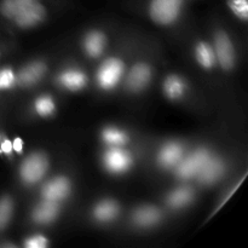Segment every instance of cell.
Listing matches in <instances>:
<instances>
[{
    "label": "cell",
    "mask_w": 248,
    "mask_h": 248,
    "mask_svg": "<svg viewBox=\"0 0 248 248\" xmlns=\"http://www.w3.org/2000/svg\"><path fill=\"white\" fill-rule=\"evenodd\" d=\"M183 5L184 0H150L149 15L155 23L169 26L178 19Z\"/></svg>",
    "instance_id": "obj_1"
},
{
    "label": "cell",
    "mask_w": 248,
    "mask_h": 248,
    "mask_svg": "<svg viewBox=\"0 0 248 248\" xmlns=\"http://www.w3.org/2000/svg\"><path fill=\"white\" fill-rule=\"evenodd\" d=\"M48 169L47 157L41 153H33L28 155L21 167H19V176L22 181L28 186L35 184L45 176Z\"/></svg>",
    "instance_id": "obj_2"
},
{
    "label": "cell",
    "mask_w": 248,
    "mask_h": 248,
    "mask_svg": "<svg viewBox=\"0 0 248 248\" xmlns=\"http://www.w3.org/2000/svg\"><path fill=\"white\" fill-rule=\"evenodd\" d=\"M124 74V62L119 58H108L97 72V81L103 90H113L118 86Z\"/></svg>",
    "instance_id": "obj_3"
},
{
    "label": "cell",
    "mask_w": 248,
    "mask_h": 248,
    "mask_svg": "<svg viewBox=\"0 0 248 248\" xmlns=\"http://www.w3.org/2000/svg\"><path fill=\"white\" fill-rule=\"evenodd\" d=\"M103 165L111 173H124L132 165V157L120 147H111L104 153Z\"/></svg>",
    "instance_id": "obj_4"
},
{
    "label": "cell",
    "mask_w": 248,
    "mask_h": 248,
    "mask_svg": "<svg viewBox=\"0 0 248 248\" xmlns=\"http://www.w3.org/2000/svg\"><path fill=\"white\" fill-rule=\"evenodd\" d=\"M210 156V153L206 149L196 150L182 162L179 161L178 167H177V174L183 179L198 176V173Z\"/></svg>",
    "instance_id": "obj_5"
},
{
    "label": "cell",
    "mask_w": 248,
    "mask_h": 248,
    "mask_svg": "<svg viewBox=\"0 0 248 248\" xmlns=\"http://www.w3.org/2000/svg\"><path fill=\"white\" fill-rule=\"evenodd\" d=\"M213 48H215L216 58L219 61V64L224 69H232L235 64V51L229 36L223 31L218 33L216 35L215 47Z\"/></svg>",
    "instance_id": "obj_6"
},
{
    "label": "cell",
    "mask_w": 248,
    "mask_h": 248,
    "mask_svg": "<svg viewBox=\"0 0 248 248\" xmlns=\"http://www.w3.org/2000/svg\"><path fill=\"white\" fill-rule=\"evenodd\" d=\"M72 190L69 179L65 177H56L44 186L43 198L44 200L60 202L68 198Z\"/></svg>",
    "instance_id": "obj_7"
},
{
    "label": "cell",
    "mask_w": 248,
    "mask_h": 248,
    "mask_svg": "<svg viewBox=\"0 0 248 248\" xmlns=\"http://www.w3.org/2000/svg\"><path fill=\"white\" fill-rule=\"evenodd\" d=\"M46 16V9L41 1L34 2L33 5L26 9L24 11H22L21 14L17 15L12 21L19 27V28H31V27H35L36 24L40 23L41 21H44Z\"/></svg>",
    "instance_id": "obj_8"
},
{
    "label": "cell",
    "mask_w": 248,
    "mask_h": 248,
    "mask_svg": "<svg viewBox=\"0 0 248 248\" xmlns=\"http://www.w3.org/2000/svg\"><path fill=\"white\" fill-rule=\"evenodd\" d=\"M150 78H152V70L149 65L145 63H138L128 73L126 85L128 90L133 92L142 91L148 86Z\"/></svg>",
    "instance_id": "obj_9"
},
{
    "label": "cell",
    "mask_w": 248,
    "mask_h": 248,
    "mask_svg": "<svg viewBox=\"0 0 248 248\" xmlns=\"http://www.w3.org/2000/svg\"><path fill=\"white\" fill-rule=\"evenodd\" d=\"M223 173H224V164L222 160L210 156L198 173V177L201 183L210 186L219 181Z\"/></svg>",
    "instance_id": "obj_10"
},
{
    "label": "cell",
    "mask_w": 248,
    "mask_h": 248,
    "mask_svg": "<svg viewBox=\"0 0 248 248\" xmlns=\"http://www.w3.org/2000/svg\"><path fill=\"white\" fill-rule=\"evenodd\" d=\"M46 67L43 62H33L22 68L17 74V84L22 86L35 85L45 74Z\"/></svg>",
    "instance_id": "obj_11"
},
{
    "label": "cell",
    "mask_w": 248,
    "mask_h": 248,
    "mask_svg": "<svg viewBox=\"0 0 248 248\" xmlns=\"http://www.w3.org/2000/svg\"><path fill=\"white\" fill-rule=\"evenodd\" d=\"M58 212H60L58 202L44 200L34 210L33 219L38 224H48L57 218Z\"/></svg>",
    "instance_id": "obj_12"
},
{
    "label": "cell",
    "mask_w": 248,
    "mask_h": 248,
    "mask_svg": "<svg viewBox=\"0 0 248 248\" xmlns=\"http://www.w3.org/2000/svg\"><path fill=\"white\" fill-rule=\"evenodd\" d=\"M61 85L70 91H79L82 87H85L87 82V78L84 72L78 69H67L61 73L60 78Z\"/></svg>",
    "instance_id": "obj_13"
},
{
    "label": "cell",
    "mask_w": 248,
    "mask_h": 248,
    "mask_svg": "<svg viewBox=\"0 0 248 248\" xmlns=\"http://www.w3.org/2000/svg\"><path fill=\"white\" fill-rule=\"evenodd\" d=\"M183 155V148L178 143H169L164 145L159 153V162L162 167H173L179 164Z\"/></svg>",
    "instance_id": "obj_14"
},
{
    "label": "cell",
    "mask_w": 248,
    "mask_h": 248,
    "mask_svg": "<svg viewBox=\"0 0 248 248\" xmlns=\"http://www.w3.org/2000/svg\"><path fill=\"white\" fill-rule=\"evenodd\" d=\"M106 47V36L102 31H92L84 39V50L91 57H98Z\"/></svg>",
    "instance_id": "obj_15"
},
{
    "label": "cell",
    "mask_w": 248,
    "mask_h": 248,
    "mask_svg": "<svg viewBox=\"0 0 248 248\" xmlns=\"http://www.w3.org/2000/svg\"><path fill=\"white\" fill-rule=\"evenodd\" d=\"M36 1L39 0H0V15L4 18L12 21L17 15Z\"/></svg>",
    "instance_id": "obj_16"
},
{
    "label": "cell",
    "mask_w": 248,
    "mask_h": 248,
    "mask_svg": "<svg viewBox=\"0 0 248 248\" xmlns=\"http://www.w3.org/2000/svg\"><path fill=\"white\" fill-rule=\"evenodd\" d=\"M133 220L136 224L140 227H150L159 222L160 212L157 208L152 207V206H143L136 211L133 215Z\"/></svg>",
    "instance_id": "obj_17"
},
{
    "label": "cell",
    "mask_w": 248,
    "mask_h": 248,
    "mask_svg": "<svg viewBox=\"0 0 248 248\" xmlns=\"http://www.w3.org/2000/svg\"><path fill=\"white\" fill-rule=\"evenodd\" d=\"M119 213V206L115 201L106 200L99 202L98 205L94 207L93 216L98 222H110V220L115 219V217Z\"/></svg>",
    "instance_id": "obj_18"
},
{
    "label": "cell",
    "mask_w": 248,
    "mask_h": 248,
    "mask_svg": "<svg viewBox=\"0 0 248 248\" xmlns=\"http://www.w3.org/2000/svg\"><path fill=\"white\" fill-rule=\"evenodd\" d=\"M195 56L199 64L205 69H211L216 64V53L215 48L207 43H199L195 48Z\"/></svg>",
    "instance_id": "obj_19"
},
{
    "label": "cell",
    "mask_w": 248,
    "mask_h": 248,
    "mask_svg": "<svg viewBox=\"0 0 248 248\" xmlns=\"http://www.w3.org/2000/svg\"><path fill=\"white\" fill-rule=\"evenodd\" d=\"M186 84L177 75H170L164 82V92L170 99H178L183 96Z\"/></svg>",
    "instance_id": "obj_20"
},
{
    "label": "cell",
    "mask_w": 248,
    "mask_h": 248,
    "mask_svg": "<svg viewBox=\"0 0 248 248\" xmlns=\"http://www.w3.org/2000/svg\"><path fill=\"white\" fill-rule=\"evenodd\" d=\"M102 138L107 144L111 147H120L127 142V135L124 131L115 127H107L102 132Z\"/></svg>",
    "instance_id": "obj_21"
},
{
    "label": "cell",
    "mask_w": 248,
    "mask_h": 248,
    "mask_svg": "<svg viewBox=\"0 0 248 248\" xmlns=\"http://www.w3.org/2000/svg\"><path fill=\"white\" fill-rule=\"evenodd\" d=\"M191 200H193V191L186 188L177 189L169 196V203L172 207L176 208L184 207L186 205L190 203Z\"/></svg>",
    "instance_id": "obj_22"
},
{
    "label": "cell",
    "mask_w": 248,
    "mask_h": 248,
    "mask_svg": "<svg viewBox=\"0 0 248 248\" xmlns=\"http://www.w3.org/2000/svg\"><path fill=\"white\" fill-rule=\"evenodd\" d=\"M14 215V201L10 196L0 198V232L9 225Z\"/></svg>",
    "instance_id": "obj_23"
},
{
    "label": "cell",
    "mask_w": 248,
    "mask_h": 248,
    "mask_svg": "<svg viewBox=\"0 0 248 248\" xmlns=\"http://www.w3.org/2000/svg\"><path fill=\"white\" fill-rule=\"evenodd\" d=\"M34 109H35L36 113L39 114L43 118H47L51 116L56 110V104L55 101L52 99V97L47 96H40L36 98V101L34 102Z\"/></svg>",
    "instance_id": "obj_24"
},
{
    "label": "cell",
    "mask_w": 248,
    "mask_h": 248,
    "mask_svg": "<svg viewBox=\"0 0 248 248\" xmlns=\"http://www.w3.org/2000/svg\"><path fill=\"white\" fill-rule=\"evenodd\" d=\"M17 85V74L9 67L0 69V91H7Z\"/></svg>",
    "instance_id": "obj_25"
},
{
    "label": "cell",
    "mask_w": 248,
    "mask_h": 248,
    "mask_svg": "<svg viewBox=\"0 0 248 248\" xmlns=\"http://www.w3.org/2000/svg\"><path fill=\"white\" fill-rule=\"evenodd\" d=\"M230 10L239 18L246 19L248 15V0H228Z\"/></svg>",
    "instance_id": "obj_26"
},
{
    "label": "cell",
    "mask_w": 248,
    "mask_h": 248,
    "mask_svg": "<svg viewBox=\"0 0 248 248\" xmlns=\"http://www.w3.org/2000/svg\"><path fill=\"white\" fill-rule=\"evenodd\" d=\"M47 239L41 235H35V236H31L29 239L26 240L24 242V246L28 248H44L47 246Z\"/></svg>",
    "instance_id": "obj_27"
},
{
    "label": "cell",
    "mask_w": 248,
    "mask_h": 248,
    "mask_svg": "<svg viewBox=\"0 0 248 248\" xmlns=\"http://www.w3.org/2000/svg\"><path fill=\"white\" fill-rule=\"evenodd\" d=\"M14 149H12V142L0 133V154L4 156H11Z\"/></svg>",
    "instance_id": "obj_28"
},
{
    "label": "cell",
    "mask_w": 248,
    "mask_h": 248,
    "mask_svg": "<svg viewBox=\"0 0 248 248\" xmlns=\"http://www.w3.org/2000/svg\"><path fill=\"white\" fill-rule=\"evenodd\" d=\"M12 149L17 154H21L22 150H23V142H22L21 138H16V140H12Z\"/></svg>",
    "instance_id": "obj_29"
}]
</instances>
